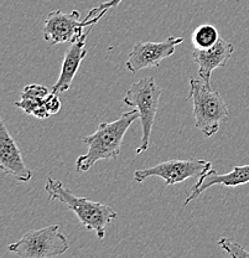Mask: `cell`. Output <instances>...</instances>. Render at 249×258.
<instances>
[{"label": "cell", "mask_w": 249, "mask_h": 258, "mask_svg": "<svg viewBox=\"0 0 249 258\" xmlns=\"http://www.w3.org/2000/svg\"><path fill=\"white\" fill-rule=\"evenodd\" d=\"M219 37L221 35L218 34V30L215 26L205 24V25H200L199 28L195 29V31L192 32L191 40L195 48L206 50V48L212 47L218 41Z\"/></svg>", "instance_id": "5bb4252c"}, {"label": "cell", "mask_w": 249, "mask_h": 258, "mask_svg": "<svg viewBox=\"0 0 249 258\" xmlns=\"http://www.w3.org/2000/svg\"><path fill=\"white\" fill-rule=\"evenodd\" d=\"M233 52H234L233 44L224 40L223 37H219L218 41L210 48H206V50L195 48L192 57L199 67L197 71H199L201 80L205 81L207 85H211L212 72L218 67L226 66L231 60Z\"/></svg>", "instance_id": "30bf717a"}, {"label": "cell", "mask_w": 249, "mask_h": 258, "mask_svg": "<svg viewBox=\"0 0 249 258\" xmlns=\"http://www.w3.org/2000/svg\"><path fill=\"white\" fill-rule=\"evenodd\" d=\"M219 247L232 258H242V257H249V252L244 247H242L240 244L235 243L232 240L226 237H222L218 241Z\"/></svg>", "instance_id": "9a60e30c"}, {"label": "cell", "mask_w": 249, "mask_h": 258, "mask_svg": "<svg viewBox=\"0 0 249 258\" xmlns=\"http://www.w3.org/2000/svg\"><path fill=\"white\" fill-rule=\"evenodd\" d=\"M187 99L194 104L195 127L206 137L215 136L222 123L228 119V107L222 96L205 81L190 79V93Z\"/></svg>", "instance_id": "3957f363"}, {"label": "cell", "mask_w": 249, "mask_h": 258, "mask_svg": "<svg viewBox=\"0 0 249 258\" xmlns=\"http://www.w3.org/2000/svg\"><path fill=\"white\" fill-rule=\"evenodd\" d=\"M92 28L93 26H90V28L86 29L81 36L73 44H71V46L66 51L65 56H63L60 76H58V80L56 81L55 85L51 87V91L53 93L60 95V93L66 92V91H68L72 87L74 76H76L77 71H78L79 66H81L83 58L87 55L86 41H87V36Z\"/></svg>", "instance_id": "8fae6325"}, {"label": "cell", "mask_w": 249, "mask_h": 258, "mask_svg": "<svg viewBox=\"0 0 249 258\" xmlns=\"http://www.w3.org/2000/svg\"><path fill=\"white\" fill-rule=\"evenodd\" d=\"M69 248L68 238L60 232V226L51 225L24 233L8 249L21 258H50L65 254Z\"/></svg>", "instance_id": "5b68a950"}, {"label": "cell", "mask_w": 249, "mask_h": 258, "mask_svg": "<svg viewBox=\"0 0 249 258\" xmlns=\"http://www.w3.org/2000/svg\"><path fill=\"white\" fill-rule=\"evenodd\" d=\"M50 93L51 88H47L46 86L37 85V83L28 85L24 87L19 101L15 102V107L20 108L26 114L34 115L37 119H46L47 117H50L46 107L47 97Z\"/></svg>", "instance_id": "4fadbf2b"}, {"label": "cell", "mask_w": 249, "mask_h": 258, "mask_svg": "<svg viewBox=\"0 0 249 258\" xmlns=\"http://www.w3.org/2000/svg\"><path fill=\"white\" fill-rule=\"evenodd\" d=\"M249 182V165L242 166H234L232 171L228 174H217L213 169H211L205 176L197 179L196 184L192 186V191L185 200L184 206L191 203L194 199H197L202 192L208 190L210 187L215 186V185H223L227 187H237L242 186Z\"/></svg>", "instance_id": "7c38bea8"}, {"label": "cell", "mask_w": 249, "mask_h": 258, "mask_svg": "<svg viewBox=\"0 0 249 258\" xmlns=\"http://www.w3.org/2000/svg\"><path fill=\"white\" fill-rule=\"evenodd\" d=\"M107 12L108 10H102L96 15L88 12L83 20L78 10L71 13H63L62 10L50 12L44 21V39L52 46L66 42L73 44L86 29L96 25Z\"/></svg>", "instance_id": "8992f818"}, {"label": "cell", "mask_w": 249, "mask_h": 258, "mask_svg": "<svg viewBox=\"0 0 249 258\" xmlns=\"http://www.w3.org/2000/svg\"><path fill=\"white\" fill-rule=\"evenodd\" d=\"M46 107H47V111H49L50 115L56 114L61 111V107H62V103H61V99L58 97L57 93H53L51 91V93L47 97V101H46Z\"/></svg>", "instance_id": "2e32d148"}, {"label": "cell", "mask_w": 249, "mask_h": 258, "mask_svg": "<svg viewBox=\"0 0 249 258\" xmlns=\"http://www.w3.org/2000/svg\"><path fill=\"white\" fill-rule=\"evenodd\" d=\"M0 168L5 174L14 176L21 182L30 181L33 177V173L24 163L20 149L3 119H0Z\"/></svg>", "instance_id": "9c48e42d"}, {"label": "cell", "mask_w": 249, "mask_h": 258, "mask_svg": "<svg viewBox=\"0 0 249 258\" xmlns=\"http://www.w3.org/2000/svg\"><path fill=\"white\" fill-rule=\"evenodd\" d=\"M45 191L49 194L50 200H58L68 206V209L77 215L85 228L95 231L100 240H103L106 236L107 226L118 216L117 211L112 206L76 196L62 182L52 177L47 179Z\"/></svg>", "instance_id": "7a4b0ae2"}, {"label": "cell", "mask_w": 249, "mask_h": 258, "mask_svg": "<svg viewBox=\"0 0 249 258\" xmlns=\"http://www.w3.org/2000/svg\"><path fill=\"white\" fill-rule=\"evenodd\" d=\"M123 0H108V2H104V3H101L98 7L93 8V9L90 10L91 14H98V13H101L102 10H109L112 9V8H116L118 4H120Z\"/></svg>", "instance_id": "e0dca14e"}, {"label": "cell", "mask_w": 249, "mask_h": 258, "mask_svg": "<svg viewBox=\"0 0 249 258\" xmlns=\"http://www.w3.org/2000/svg\"><path fill=\"white\" fill-rule=\"evenodd\" d=\"M212 169V163L205 159H171L162 161L149 169H140L134 173V180L143 182L152 176H157L165 181L168 186L180 184L185 180L200 179Z\"/></svg>", "instance_id": "52a82bcc"}, {"label": "cell", "mask_w": 249, "mask_h": 258, "mask_svg": "<svg viewBox=\"0 0 249 258\" xmlns=\"http://www.w3.org/2000/svg\"><path fill=\"white\" fill-rule=\"evenodd\" d=\"M160 97L161 88L159 87L154 77H143L134 82L124 96V103L139 112V119L143 129L140 145L135 152L138 155L149 149L150 137L159 111Z\"/></svg>", "instance_id": "277c9868"}, {"label": "cell", "mask_w": 249, "mask_h": 258, "mask_svg": "<svg viewBox=\"0 0 249 258\" xmlns=\"http://www.w3.org/2000/svg\"><path fill=\"white\" fill-rule=\"evenodd\" d=\"M184 42V37L170 36L160 42H138L128 55L125 66L133 74L149 67H157L165 58L175 52L176 46Z\"/></svg>", "instance_id": "ba28073f"}, {"label": "cell", "mask_w": 249, "mask_h": 258, "mask_svg": "<svg viewBox=\"0 0 249 258\" xmlns=\"http://www.w3.org/2000/svg\"><path fill=\"white\" fill-rule=\"evenodd\" d=\"M139 118V112L132 109L123 113L119 119L111 123H101L95 133L83 136L82 142L88 147L86 154L77 158L76 170L78 173L88 171L97 161L117 159L120 154L123 139L127 131Z\"/></svg>", "instance_id": "6da1fadb"}]
</instances>
